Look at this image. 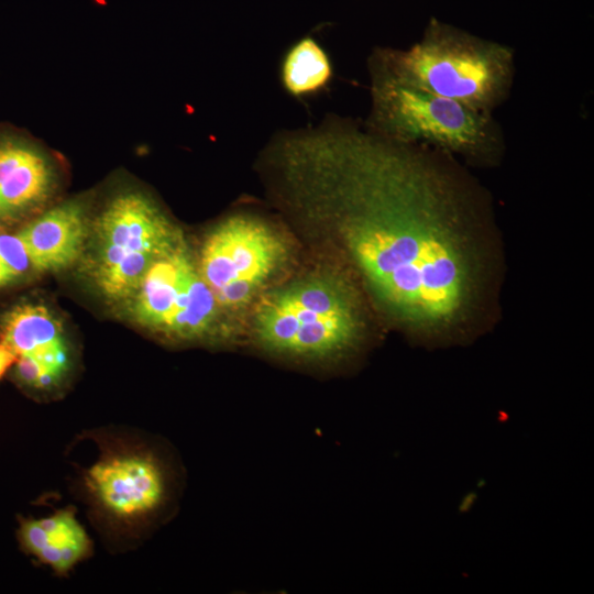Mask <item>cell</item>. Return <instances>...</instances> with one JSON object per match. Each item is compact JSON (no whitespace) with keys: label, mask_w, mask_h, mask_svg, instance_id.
<instances>
[{"label":"cell","mask_w":594,"mask_h":594,"mask_svg":"<svg viewBox=\"0 0 594 594\" xmlns=\"http://www.w3.org/2000/svg\"><path fill=\"white\" fill-rule=\"evenodd\" d=\"M132 297L140 324L180 341L209 336L220 310L183 239L151 263Z\"/></svg>","instance_id":"52a82bcc"},{"label":"cell","mask_w":594,"mask_h":594,"mask_svg":"<svg viewBox=\"0 0 594 594\" xmlns=\"http://www.w3.org/2000/svg\"><path fill=\"white\" fill-rule=\"evenodd\" d=\"M0 258L15 279L36 273L28 250L18 234H0Z\"/></svg>","instance_id":"5bb4252c"},{"label":"cell","mask_w":594,"mask_h":594,"mask_svg":"<svg viewBox=\"0 0 594 594\" xmlns=\"http://www.w3.org/2000/svg\"><path fill=\"white\" fill-rule=\"evenodd\" d=\"M258 165L277 201L332 242L393 323L422 341H457L484 323L491 206L454 156L329 114L275 133Z\"/></svg>","instance_id":"6da1fadb"},{"label":"cell","mask_w":594,"mask_h":594,"mask_svg":"<svg viewBox=\"0 0 594 594\" xmlns=\"http://www.w3.org/2000/svg\"><path fill=\"white\" fill-rule=\"evenodd\" d=\"M371 109L364 127L400 143L424 144L476 166H494L505 152L492 113L370 73Z\"/></svg>","instance_id":"5b68a950"},{"label":"cell","mask_w":594,"mask_h":594,"mask_svg":"<svg viewBox=\"0 0 594 594\" xmlns=\"http://www.w3.org/2000/svg\"><path fill=\"white\" fill-rule=\"evenodd\" d=\"M15 360V353L0 342V380L12 367Z\"/></svg>","instance_id":"9a60e30c"},{"label":"cell","mask_w":594,"mask_h":594,"mask_svg":"<svg viewBox=\"0 0 594 594\" xmlns=\"http://www.w3.org/2000/svg\"><path fill=\"white\" fill-rule=\"evenodd\" d=\"M257 345L298 363H337L353 355L365 336L359 292L341 273L306 276L262 298L253 321Z\"/></svg>","instance_id":"277c9868"},{"label":"cell","mask_w":594,"mask_h":594,"mask_svg":"<svg viewBox=\"0 0 594 594\" xmlns=\"http://www.w3.org/2000/svg\"><path fill=\"white\" fill-rule=\"evenodd\" d=\"M16 537L21 550L54 575L65 578L94 554V541L74 506L44 517H19Z\"/></svg>","instance_id":"8fae6325"},{"label":"cell","mask_w":594,"mask_h":594,"mask_svg":"<svg viewBox=\"0 0 594 594\" xmlns=\"http://www.w3.org/2000/svg\"><path fill=\"white\" fill-rule=\"evenodd\" d=\"M56 184L55 165L44 150L21 135H0V222L41 208Z\"/></svg>","instance_id":"30bf717a"},{"label":"cell","mask_w":594,"mask_h":594,"mask_svg":"<svg viewBox=\"0 0 594 594\" xmlns=\"http://www.w3.org/2000/svg\"><path fill=\"white\" fill-rule=\"evenodd\" d=\"M15 280H16L15 277L12 275L10 270L6 266L3 261L0 258V288Z\"/></svg>","instance_id":"2e32d148"},{"label":"cell","mask_w":594,"mask_h":594,"mask_svg":"<svg viewBox=\"0 0 594 594\" xmlns=\"http://www.w3.org/2000/svg\"><path fill=\"white\" fill-rule=\"evenodd\" d=\"M285 240L261 219L233 215L206 238L198 270L220 308L246 306L285 262Z\"/></svg>","instance_id":"ba28073f"},{"label":"cell","mask_w":594,"mask_h":594,"mask_svg":"<svg viewBox=\"0 0 594 594\" xmlns=\"http://www.w3.org/2000/svg\"><path fill=\"white\" fill-rule=\"evenodd\" d=\"M0 342L29 362L41 399L63 394L76 358L63 326L46 307L29 304L8 311L0 323Z\"/></svg>","instance_id":"9c48e42d"},{"label":"cell","mask_w":594,"mask_h":594,"mask_svg":"<svg viewBox=\"0 0 594 594\" xmlns=\"http://www.w3.org/2000/svg\"><path fill=\"white\" fill-rule=\"evenodd\" d=\"M96 457L76 468L73 490L94 529L112 553L133 550L177 513L185 469L155 435L124 426L85 430Z\"/></svg>","instance_id":"7a4b0ae2"},{"label":"cell","mask_w":594,"mask_h":594,"mask_svg":"<svg viewBox=\"0 0 594 594\" xmlns=\"http://www.w3.org/2000/svg\"><path fill=\"white\" fill-rule=\"evenodd\" d=\"M36 273L72 265L88 235L86 209L78 200L64 201L44 211L19 233Z\"/></svg>","instance_id":"7c38bea8"},{"label":"cell","mask_w":594,"mask_h":594,"mask_svg":"<svg viewBox=\"0 0 594 594\" xmlns=\"http://www.w3.org/2000/svg\"><path fill=\"white\" fill-rule=\"evenodd\" d=\"M369 73L492 113L509 97L515 52L432 18L407 48L376 47Z\"/></svg>","instance_id":"3957f363"},{"label":"cell","mask_w":594,"mask_h":594,"mask_svg":"<svg viewBox=\"0 0 594 594\" xmlns=\"http://www.w3.org/2000/svg\"><path fill=\"white\" fill-rule=\"evenodd\" d=\"M334 69L324 47L312 36L292 44L279 64V81L296 99H307L323 92L332 82Z\"/></svg>","instance_id":"4fadbf2b"},{"label":"cell","mask_w":594,"mask_h":594,"mask_svg":"<svg viewBox=\"0 0 594 594\" xmlns=\"http://www.w3.org/2000/svg\"><path fill=\"white\" fill-rule=\"evenodd\" d=\"M94 235L92 277L111 300L132 297L151 263L183 239L161 207L134 189L105 205Z\"/></svg>","instance_id":"8992f818"}]
</instances>
